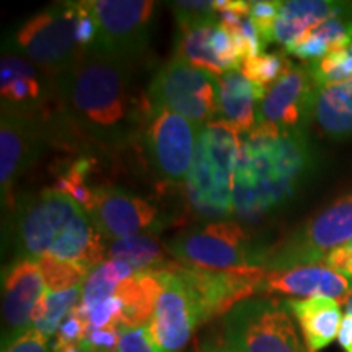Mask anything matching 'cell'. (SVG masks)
Instances as JSON below:
<instances>
[{"mask_svg": "<svg viewBox=\"0 0 352 352\" xmlns=\"http://www.w3.org/2000/svg\"><path fill=\"white\" fill-rule=\"evenodd\" d=\"M46 292L34 259L15 258L2 272V349L33 328V314Z\"/></svg>", "mask_w": 352, "mask_h": 352, "instance_id": "9a60e30c", "label": "cell"}, {"mask_svg": "<svg viewBox=\"0 0 352 352\" xmlns=\"http://www.w3.org/2000/svg\"><path fill=\"white\" fill-rule=\"evenodd\" d=\"M107 256L109 259L122 261L139 271H168L175 272L182 266L171 256L166 246L158 243L152 235H134L126 239L114 240L107 246Z\"/></svg>", "mask_w": 352, "mask_h": 352, "instance_id": "484cf974", "label": "cell"}, {"mask_svg": "<svg viewBox=\"0 0 352 352\" xmlns=\"http://www.w3.org/2000/svg\"><path fill=\"white\" fill-rule=\"evenodd\" d=\"M220 120L248 134L259 124V104L267 91L254 85L240 70H230L219 78Z\"/></svg>", "mask_w": 352, "mask_h": 352, "instance_id": "cb8c5ba5", "label": "cell"}, {"mask_svg": "<svg viewBox=\"0 0 352 352\" xmlns=\"http://www.w3.org/2000/svg\"><path fill=\"white\" fill-rule=\"evenodd\" d=\"M56 96L54 77L26 57L2 52L0 60V103L2 109L36 116Z\"/></svg>", "mask_w": 352, "mask_h": 352, "instance_id": "ac0fdd59", "label": "cell"}, {"mask_svg": "<svg viewBox=\"0 0 352 352\" xmlns=\"http://www.w3.org/2000/svg\"><path fill=\"white\" fill-rule=\"evenodd\" d=\"M168 6L175 13L178 30L219 25L215 0L214 2H209V0H178V2H170Z\"/></svg>", "mask_w": 352, "mask_h": 352, "instance_id": "836d02e7", "label": "cell"}, {"mask_svg": "<svg viewBox=\"0 0 352 352\" xmlns=\"http://www.w3.org/2000/svg\"><path fill=\"white\" fill-rule=\"evenodd\" d=\"M124 329L118 327H107L98 329H88L87 336L80 342L82 349L87 352H116L118 342Z\"/></svg>", "mask_w": 352, "mask_h": 352, "instance_id": "74e56055", "label": "cell"}, {"mask_svg": "<svg viewBox=\"0 0 352 352\" xmlns=\"http://www.w3.org/2000/svg\"><path fill=\"white\" fill-rule=\"evenodd\" d=\"M77 10V2L43 8L7 34L3 51L26 57L56 78L82 52L76 41Z\"/></svg>", "mask_w": 352, "mask_h": 352, "instance_id": "5b68a950", "label": "cell"}, {"mask_svg": "<svg viewBox=\"0 0 352 352\" xmlns=\"http://www.w3.org/2000/svg\"><path fill=\"white\" fill-rule=\"evenodd\" d=\"M352 15V2L338 0H287L274 25V43L284 50L333 16Z\"/></svg>", "mask_w": 352, "mask_h": 352, "instance_id": "44dd1931", "label": "cell"}, {"mask_svg": "<svg viewBox=\"0 0 352 352\" xmlns=\"http://www.w3.org/2000/svg\"><path fill=\"white\" fill-rule=\"evenodd\" d=\"M212 30L214 26L178 30V34L175 38L173 57L220 78L223 74H227V69L223 67L219 57L215 56L212 46H210V33H212Z\"/></svg>", "mask_w": 352, "mask_h": 352, "instance_id": "83f0119b", "label": "cell"}, {"mask_svg": "<svg viewBox=\"0 0 352 352\" xmlns=\"http://www.w3.org/2000/svg\"><path fill=\"white\" fill-rule=\"evenodd\" d=\"M165 246L176 261L204 271H264L270 248L236 220L199 223L178 233Z\"/></svg>", "mask_w": 352, "mask_h": 352, "instance_id": "277c9868", "label": "cell"}, {"mask_svg": "<svg viewBox=\"0 0 352 352\" xmlns=\"http://www.w3.org/2000/svg\"><path fill=\"white\" fill-rule=\"evenodd\" d=\"M147 101L168 108L197 126L220 120L219 78L171 57L153 76Z\"/></svg>", "mask_w": 352, "mask_h": 352, "instance_id": "9c48e42d", "label": "cell"}, {"mask_svg": "<svg viewBox=\"0 0 352 352\" xmlns=\"http://www.w3.org/2000/svg\"><path fill=\"white\" fill-rule=\"evenodd\" d=\"M104 240L134 235H158L168 226V215L152 201L120 186H96L94 202L87 210Z\"/></svg>", "mask_w": 352, "mask_h": 352, "instance_id": "7c38bea8", "label": "cell"}, {"mask_svg": "<svg viewBox=\"0 0 352 352\" xmlns=\"http://www.w3.org/2000/svg\"><path fill=\"white\" fill-rule=\"evenodd\" d=\"M88 324L91 329L118 327L122 329V302L113 296L88 311Z\"/></svg>", "mask_w": 352, "mask_h": 352, "instance_id": "8d00e7d4", "label": "cell"}, {"mask_svg": "<svg viewBox=\"0 0 352 352\" xmlns=\"http://www.w3.org/2000/svg\"><path fill=\"white\" fill-rule=\"evenodd\" d=\"M175 272H178L191 289L202 323L217 315H227L236 303L252 298L258 294L264 276L263 270L204 271L184 264Z\"/></svg>", "mask_w": 352, "mask_h": 352, "instance_id": "5bb4252c", "label": "cell"}, {"mask_svg": "<svg viewBox=\"0 0 352 352\" xmlns=\"http://www.w3.org/2000/svg\"><path fill=\"white\" fill-rule=\"evenodd\" d=\"M202 352H227L226 347L223 344H220V342H206L204 347H202Z\"/></svg>", "mask_w": 352, "mask_h": 352, "instance_id": "ee69618b", "label": "cell"}, {"mask_svg": "<svg viewBox=\"0 0 352 352\" xmlns=\"http://www.w3.org/2000/svg\"><path fill=\"white\" fill-rule=\"evenodd\" d=\"M78 3L77 10V19H76V41L82 51L87 50H95L96 44H98V25L91 13L87 10V7L83 6V0Z\"/></svg>", "mask_w": 352, "mask_h": 352, "instance_id": "f35d334b", "label": "cell"}, {"mask_svg": "<svg viewBox=\"0 0 352 352\" xmlns=\"http://www.w3.org/2000/svg\"><path fill=\"white\" fill-rule=\"evenodd\" d=\"M314 122L329 139H352V80L318 88Z\"/></svg>", "mask_w": 352, "mask_h": 352, "instance_id": "d4e9b609", "label": "cell"}, {"mask_svg": "<svg viewBox=\"0 0 352 352\" xmlns=\"http://www.w3.org/2000/svg\"><path fill=\"white\" fill-rule=\"evenodd\" d=\"M346 305V314H352V289L351 292L347 294V297L344 298V302H342Z\"/></svg>", "mask_w": 352, "mask_h": 352, "instance_id": "f6af8a7d", "label": "cell"}, {"mask_svg": "<svg viewBox=\"0 0 352 352\" xmlns=\"http://www.w3.org/2000/svg\"><path fill=\"white\" fill-rule=\"evenodd\" d=\"M170 276L168 271H139L118 285L114 296L122 302V329L151 323Z\"/></svg>", "mask_w": 352, "mask_h": 352, "instance_id": "603a6c76", "label": "cell"}, {"mask_svg": "<svg viewBox=\"0 0 352 352\" xmlns=\"http://www.w3.org/2000/svg\"><path fill=\"white\" fill-rule=\"evenodd\" d=\"M63 352H87V351L82 349L80 346H76V347H69V349H65Z\"/></svg>", "mask_w": 352, "mask_h": 352, "instance_id": "bcb514c9", "label": "cell"}, {"mask_svg": "<svg viewBox=\"0 0 352 352\" xmlns=\"http://www.w3.org/2000/svg\"><path fill=\"white\" fill-rule=\"evenodd\" d=\"M324 266L329 270L338 272L342 277H346L349 283H352V240L347 243L334 248L331 253L324 258Z\"/></svg>", "mask_w": 352, "mask_h": 352, "instance_id": "60d3db41", "label": "cell"}, {"mask_svg": "<svg viewBox=\"0 0 352 352\" xmlns=\"http://www.w3.org/2000/svg\"><path fill=\"white\" fill-rule=\"evenodd\" d=\"M199 323L201 314L191 289L178 272H171L147 324L153 346L158 352L183 351Z\"/></svg>", "mask_w": 352, "mask_h": 352, "instance_id": "2e32d148", "label": "cell"}, {"mask_svg": "<svg viewBox=\"0 0 352 352\" xmlns=\"http://www.w3.org/2000/svg\"><path fill=\"white\" fill-rule=\"evenodd\" d=\"M83 210L69 195L44 189L26 197L16 209L13 220L15 258L34 259L46 256L57 236Z\"/></svg>", "mask_w": 352, "mask_h": 352, "instance_id": "8fae6325", "label": "cell"}, {"mask_svg": "<svg viewBox=\"0 0 352 352\" xmlns=\"http://www.w3.org/2000/svg\"><path fill=\"white\" fill-rule=\"evenodd\" d=\"M46 256L67 261L91 272L104 263L107 243L85 210H80L64 228Z\"/></svg>", "mask_w": 352, "mask_h": 352, "instance_id": "7402d4cb", "label": "cell"}, {"mask_svg": "<svg viewBox=\"0 0 352 352\" xmlns=\"http://www.w3.org/2000/svg\"><path fill=\"white\" fill-rule=\"evenodd\" d=\"M64 118L85 138L120 148L139 138L145 98L134 95L129 60L87 50L54 78Z\"/></svg>", "mask_w": 352, "mask_h": 352, "instance_id": "6da1fadb", "label": "cell"}, {"mask_svg": "<svg viewBox=\"0 0 352 352\" xmlns=\"http://www.w3.org/2000/svg\"><path fill=\"white\" fill-rule=\"evenodd\" d=\"M352 240V192L308 219L266 253L264 272L320 264L338 246Z\"/></svg>", "mask_w": 352, "mask_h": 352, "instance_id": "52a82bcc", "label": "cell"}, {"mask_svg": "<svg viewBox=\"0 0 352 352\" xmlns=\"http://www.w3.org/2000/svg\"><path fill=\"white\" fill-rule=\"evenodd\" d=\"M47 134L36 116L0 113V195L2 204L10 202L16 179L36 164L46 147Z\"/></svg>", "mask_w": 352, "mask_h": 352, "instance_id": "4fadbf2b", "label": "cell"}, {"mask_svg": "<svg viewBox=\"0 0 352 352\" xmlns=\"http://www.w3.org/2000/svg\"><path fill=\"white\" fill-rule=\"evenodd\" d=\"M349 44H352V15H338L323 21L285 51L310 65Z\"/></svg>", "mask_w": 352, "mask_h": 352, "instance_id": "4316f807", "label": "cell"}, {"mask_svg": "<svg viewBox=\"0 0 352 352\" xmlns=\"http://www.w3.org/2000/svg\"><path fill=\"white\" fill-rule=\"evenodd\" d=\"M352 283L324 264L297 266L290 270L264 272L258 294L289 297H331L342 303L351 292Z\"/></svg>", "mask_w": 352, "mask_h": 352, "instance_id": "d6986e66", "label": "cell"}, {"mask_svg": "<svg viewBox=\"0 0 352 352\" xmlns=\"http://www.w3.org/2000/svg\"><path fill=\"white\" fill-rule=\"evenodd\" d=\"M90 324H88V314L78 305L74 308L60 324L57 338L52 344V352H63L69 347H76L87 336Z\"/></svg>", "mask_w": 352, "mask_h": 352, "instance_id": "e575fe53", "label": "cell"}, {"mask_svg": "<svg viewBox=\"0 0 352 352\" xmlns=\"http://www.w3.org/2000/svg\"><path fill=\"white\" fill-rule=\"evenodd\" d=\"M308 69L320 88L352 80V44L329 52L318 63L308 65Z\"/></svg>", "mask_w": 352, "mask_h": 352, "instance_id": "d6a6232c", "label": "cell"}, {"mask_svg": "<svg viewBox=\"0 0 352 352\" xmlns=\"http://www.w3.org/2000/svg\"><path fill=\"white\" fill-rule=\"evenodd\" d=\"M38 266L43 274L46 292H64V290L78 287V285H83L87 276L90 274L77 264L60 261L52 256L39 258Z\"/></svg>", "mask_w": 352, "mask_h": 352, "instance_id": "1f68e13d", "label": "cell"}, {"mask_svg": "<svg viewBox=\"0 0 352 352\" xmlns=\"http://www.w3.org/2000/svg\"><path fill=\"white\" fill-rule=\"evenodd\" d=\"M318 166L308 129L261 122L241 135L233 176L236 222L250 226L279 214L298 196Z\"/></svg>", "mask_w": 352, "mask_h": 352, "instance_id": "7a4b0ae2", "label": "cell"}, {"mask_svg": "<svg viewBox=\"0 0 352 352\" xmlns=\"http://www.w3.org/2000/svg\"><path fill=\"white\" fill-rule=\"evenodd\" d=\"M290 315L297 320L303 342L310 352L328 347L340 334L342 323L341 303L331 297L287 298L284 300Z\"/></svg>", "mask_w": 352, "mask_h": 352, "instance_id": "ffe728a7", "label": "cell"}, {"mask_svg": "<svg viewBox=\"0 0 352 352\" xmlns=\"http://www.w3.org/2000/svg\"><path fill=\"white\" fill-rule=\"evenodd\" d=\"M116 352H158L153 346L147 327L124 329L118 342Z\"/></svg>", "mask_w": 352, "mask_h": 352, "instance_id": "ab89813d", "label": "cell"}, {"mask_svg": "<svg viewBox=\"0 0 352 352\" xmlns=\"http://www.w3.org/2000/svg\"><path fill=\"white\" fill-rule=\"evenodd\" d=\"M240 144V131L230 122L215 120L201 126L195 160L184 182L189 210L201 223L235 217L233 176Z\"/></svg>", "mask_w": 352, "mask_h": 352, "instance_id": "3957f363", "label": "cell"}, {"mask_svg": "<svg viewBox=\"0 0 352 352\" xmlns=\"http://www.w3.org/2000/svg\"><path fill=\"white\" fill-rule=\"evenodd\" d=\"M318 88L310 69L292 64L259 104V124L267 122L280 129H308L314 121Z\"/></svg>", "mask_w": 352, "mask_h": 352, "instance_id": "e0dca14e", "label": "cell"}, {"mask_svg": "<svg viewBox=\"0 0 352 352\" xmlns=\"http://www.w3.org/2000/svg\"><path fill=\"white\" fill-rule=\"evenodd\" d=\"M2 352H52V346L46 336L32 328Z\"/></svg>", "mask_w": 352, "mask_h": 352, "instance_id": "b9f144b4", "label": "cell"}, {"mask_svg": "<svg viewBox=\"0 0 352 352\" xmlns=\"http://www.w3.org/2000/svg\"><path fill=\"white\" fill-rule=\"evenodd\" d=\"M98 25L95 50L131 60L147 51L155 21L157 2L152 0H83Z\"/></svg>", "mask_w": 352, "mask_h": 352, "instance_id": "30bf717a", "label": "cell"}, {"mask_svg": "<svg viewBox=\"0 0 352 352\" xmlns=\"http://www.w3.org/2000/svg\"><path fill=\"white\" fill-rule=\"evenodd\" d=\"M201 126L168 108L155 107L145 98L139 138L147 164L158 179L182 184L195 160Z\"/></svg>", "mask_w": 352, "mask_h": 352, "instance_id": "ba28073f", "label": "cell"}, {"mask_svg": "<svg viewBox=\"0 0 352 352\" xmlns=\"http://www.w3.org/2000/svg\"><path fill=\"white\" fill-rule=\"evenodd\" d=\"M294 63L279 52H263L241 64L240 72L263 90H270Z\"/></svg>", "mask_w": 352, "mask_h": 352, "instance_id": "4dcf8cb0", "label": "cell"}, {"mask_svg": "<svg viewBox=\"0 0 352 352\" xmlns=\"http://www.w3.org/2000/svg\"><path fill=\"white\" fill-rule=\"evenodd\" d=\"M82 298V285L64 292H44L33 314V328L51 340Z\"/></svg>", "mask_w": 352, "mask_h": 352, "instance_id": "f546056e", "label": "cell"}, {"mask_svg": "<svg viewBox=\"0 0 352 352\" xmlns=\"http://www.w3.org/2000/svg\"><path fill=\"white\" fill-rule=\"evenodd\" d=\"M132 274H135V271L129 264L116 261V259H108L87 276L85 283L82 285V298L78 305L88 314L101 302L113 297L118 285Z\"/></svg>", "mask_w": 352, "mask_h": 352, "instance_id": "f1b7e54d", "label": "cell"}, {"mask_svg": "<svg viewBox=\"0 0 352 352\" xmlns=\"http://www.w3.org/2000/svg\"><path fill=\"white\" fill-rule=\"evenodd\" d=\"M338 342L344 352H352V314L342 316V323L338 334Z\"/></svg>", "mask_w": 352, "mask_h": 352, "instance_id": "7bdbcfd3", "label": "cell"}, {"mask_svg": "<svg viewBox=\"0 0 352 352\" xmlns=\"http://www.w3.org/2000/svg\"><path fill=\"white\" fill-rule=\"evenodd\" d=\"M280 0H254L250 10V20L256 28L264 44L274 43V25L279 16Z\"/></svg>", "mask_w": 352, "mask_h": 352, "instance_id": "d590c367", "label": "cell"}, {"mask_svg": "<svg viewBox=\"0 0 352 352\" xmlns=\"http://www.w3.org/2000/svg\"><path fill=\"white\" fill-rule=\"evenodd\" d=\"M223 347L227 352H310L285 303L270 297H252L228 311Z\"/></svg>", "mask_w": 352, "mask_h": 352, "instance_id": "8992f818", "label": "cell"}]
</instances>
